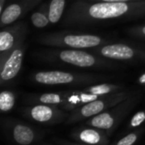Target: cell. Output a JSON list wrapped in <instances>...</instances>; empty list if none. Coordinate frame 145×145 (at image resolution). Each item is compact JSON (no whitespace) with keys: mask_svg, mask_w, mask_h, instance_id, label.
Masks as SVG:
<instances>
[{"mask_svg":"<svg viewBox=\"0 0 145 145\" xmlns=\"http://www.w3.org/2000/svg\"><path fill=\"white\" fill-rule=\"evenodd\" d=\"M72 91H64L59 92H49L40 95L28 96L27 99L31 103L36 104H47V105H60L61 107L66 103L71 96Z\"/></svg>","mask_w":145,"mask_h":145,"instance_id":"obj_11","label":"cell"},{"mask_svg":"<svg viewBox=\"0 0 145 145\" xmlns=\"http://www.w3.org/2000/svg\"><path fill=\"white\" fill-rule=\"evenodd\" d=\"M5 3H6V0H0V14L3 12V10L5 8Z\"/></svg>","mask_w":145,"mask_h":145,"instance_id":"obj_24","label":"cell"},{"mask_svg":"<svg viewBox=\"0 0 145 145\" xmlns=\"http://www.w3.org/2000/svg\"><path fill=\"white\" fill-rule=\"evenodd\" d=\"M42 0H15L6 5L0 14V27L3 28L17 21L29 10L35 8Z\"/></svg>","mask_w":145,"mask_h":145,"instance_id":"obj_9","label":"cell"},{"mask_svg":"<svg viewBox=\"0 0 145 145\" xmlns=\"http://www.w3.org/2000/svg\"><path fill=\"white\" fill-rule=\"evenodd\" d=\"M40 44L52 48L85 50L108 44V40L98 34L57 32L45 33L37 38Z\"/></svg>","mask_w":145,"mask_h":145,"instance_id":"obj_2","label":"cell"},{"mask_svg":"<svg viewBox=\"0 0 145 145\" xmlns=\"http://www.w3.org/2000/svg\"><path fill=\"white\" fill-rule=\"evenodd\" d=\"M138 83H139L140 85H145V73H143V74H141V75L138 77Z\"/></svg>","mask_w":145,"mask_h":145,"instance_id":"obj_23","label":"cell"},{"mask_svg":"<svg viewBox=\"0 0 145 145\" xmlns=\"http://www.w3.org/2000/svg\"><path fill=\"white\" fill-rule=\"evenodd\" d=\"M15 103V95L10 91H3L0 93V109L2 112L11 110Z\"/></svg>","mask_w":145,"mask_h":145,"instance_id":"obj_17","label":"cell"},{"mask_svg":"<svg viewBox=\"0 0 145 145\" xmlns=\"http://www.w3.org/2000/svg\"><path fill=\"white\" fill-rule=\"evenodd\" d=\"M13 137L19 144L29 145L33 142L35 135L29 126L18 124L14 127Z\"/></svg>","mask_w":145,"mask_h":145,"instance_id":"obj_13","label":"cell"},{"mask_svg":"<svg viewBox=\"0 0 145 145\" xmlns=\"http://www.w3.org/2000/svg\"><path fill=\"white\" fill-rule=\"evenodd\" d=\"M27 45V43L24 42L17 46L6 60L3 66L0 68V82L2 85L15 79L20 73Z\"/></svg>","mask_w":145,"mask_h":145,"instance_id":"obj_8","label":"cell"},{"mask_svg":"<svg viewBox=\"0 0 145 145\" xmlns=\"http://www.w3.org/2000/svg\"><path fill=\"white\" fill-rule=\"evenodd\" d=\"M65 8V0H51L48 3V14L50 23L55 24L61 19Z\"/></svg>","mask_w":145,"mask_h":145,"instance_id":"obj_15","label":"cell"},{"mask_svg":"<svg viewBox=\"0 0 145 145\" xmlns=\"http://www.w3.org/2000/svg\"><path fill=\"white\" fill-rule=\"evenodd\" d=\"M48 60H56L60 62L82 68H115L117 67L110 59L99 55L76 49L56 50L45 52L42 55Z\"/></svg>","mask_w":145,"mask_h":145,"instance_id":"obj_3","label":"cell"},{"mask_svg":"<svg viewBox=\"0 0 145 145\" xmlns=\"http://www.w3.org/2000/svg\"><path fill=\"white\" fill-rule=\"evenodd\" d=\"M145 15V0L132 2H90L75 0L66 11L65 26H90L110 21H128Z\"/></svg>","mask_w":145,"mask_h":145,"instance_id":"obj_1","label":"cell"},{"mask_svg":"<svg viewBox=\"0 0 145 145\" xmlns=\"http://www.w3.org/2000/svg\"><path fill=\"white\" fill-rule=\"evenodd\" d=\"M130 96V92L126 91L103 96L95 101L86 103L74 109L72 115H71L70 121H77L84 118L95 116L105 110L113 108L114 106L126 100Z\"/></svg>","mask_w":145,"mask_h":145,"instance_id":"obj_6","label":"cell"},{"mask_svg":"<svg viewBox=\"0 0 145 145\" xmlns=\"http://www.w3.org/2000/svg\"><path fill=\"white\" fill-rule=\"evenodd\" d=\"M79 138L87 144H96L102 143V138L99 132L93 129H85L79 133Z\"/></svg>","mask_w":145,"mask_h":145,"instance_id":"obj_18","label":"cell"},{"mask_svg":"<svg viewBox=\"0 0 145 145\" xmlns=\"http://www.w3.org/2000/svg\"><path fill=\"white\" fill-rule=\"evenodd\" d=\"M90 2H106V3H113V2H132V1H142V0H85Z\"/></svg>","mask_w":145,"mask_h":145,"instance_id":"obj_22","label":"cell"},{"mask_svg":"<svg viewBox=\"0 0 145 145\" xmlns=\"http://www.w3.org/2000/svg\"><path fill=\"white\" fill-rule=\"evenodd\" d=\"M93 53L112 61L145 62V46L128 43H108L91 49Z\"/></svg>","mask_w":145,"mask_h":145,"instance_id":"obj_5","label":"cell"},{"mask_svg":"<svg viewBox=\"0 0 145 145\" xmlns=\"http://www.w3.org/2000/svg\"><path fill=\"white\" fill-rule=\"evenodd\" d=\"M32 79L37 84L46 85H85L106 80L109 77L99 74L71 73L59 70L41 71L32 75Z\"/></svg>","mask_w":145,"mask_h":145,"instance_id":"obj_4","label":"cell"},{"mask_svg":"<svg viewBox=\"0 0 145 145\" xmlns=\"http://www.w3.org/2000/svg\"><path fill=\"white\" fill-rule=\"evenodd\" d=\"M48 5L47 3H44L40 7L38 10L31 14V21L34 26L37 28H43L50 23L48 14Z\"/></svg>","mask_w":145,"mask_h":145,"instance_id":"obj_16","label":"cell"},{"mask_svg":"<svg viewBox=\"0 0 145 145\" xmlns=\"http://www.w3.org/2000/svg\"><path fill=\"white\" fill-rule=\"evenodd\" d=\"M27 33L28 26L25 21L14 22L2 29L0 32V68L3 66L14 49L25 42Z\"/></svg>","mask_w":145,"mask_h":145,"instance_id":"obj_7","label":"cell"},{"mask_svg":"<svg viewBox=\"0 0 145 145\" xmlns=\"http://www.w3.org/2000/svg\"><path fill=\"white\" fill-rule=\"evenodd\" d=\"M127 32L134 38L145 39V25H139L131 26L127 29Z\"/></svg>","mask_w":145,"mask_h":145,"instance_id":"obj_19","label":"cell"},{"mask_svg":"<svg viewBox=\"0 0 145 145\" xmlns=\"http://www.w3.org/2000/svg\"><path fill=\"white\" fill-rule=\"evenodd\" d=\"M138 136L136 133H130L122 139H121L116 145H133L137 141Z\"/></svg>","mask_w":145,"mask_h":145,"instance_id":"obj_21","label":"cell"},{"mask_svg":"<svg viewBox=\"0 0 145 145\" xmlns=\"http://www.w3.org/2000/svg\"><path fill=\"white\" fill-rule=\"evenodd\" d=\"M25 114L35 121L48 123L62 119L65 114L62 110L54 105L36 104L32 107L26 108Z\"/></svg>","mask_w":145,"mask_h":145,"instance_id":"obj_10","label":"cell"},{"mask_svg":"<svg viewBox=\"0 0 145 145\" xmlns=\"http://www.w3.org/2000/svg\"><path fill=\"white\" fill-rule=\"evenodd\" d=\"M145 121V112L144 111H140L138 112L132 119L131 121V126L133 127H137L138 126H140L144 121Z\"/></svg>","mask_w":145,"mask_h":145,"instance_id":"obj_20","label":"cell"},{"mask_svg":"<svg viewBox=\"0 0 145 145\" xmlns=\"http://www.w3.org/2000/svg\"><path fill=\"white\" fill-rule=\"evenodd\" d=\"M123 85H117V84H111V83H101L98 85H90L88 87L84 88L82 91L88 93L98 95V96H105L110 95L116 92H120L124 91Z\"/></svg>","mask_w":145,"mask_h":145,"instance_id":"obj_12","label":"cell"},{"mask_svg":"<svg viewBox=\"0 0 145 145\" xmlns=\"http://www.w3.org/2000/svg\"><path fill=\"white\" fill-rule=\"evenodd\" d=\"M116 121L108 110H105L95 116H93L89 121V125L93 127L102 129V130H109L114 126Z\"/></svg>","mask_w":145,"mask_h":145,"instance_id":"obj_14","label":"cell"}]
</instances>
